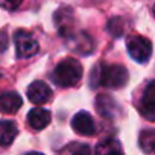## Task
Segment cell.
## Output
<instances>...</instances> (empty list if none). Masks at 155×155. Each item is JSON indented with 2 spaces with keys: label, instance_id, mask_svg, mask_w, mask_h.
I'll use <instances>...</instances> for the list:
<instances>
[{
  "label": "cell",
  "instance_id": "cell-1",
  "mask_svg": "<svg viewBox=\"0 0 155 155\" xmlns=\"http://www.w3.org/2000/svg\"><path fill=\"white\" fill-rule=\"evenodd\" d=\"M52 79L59 87H73L82 79V65L74 58L62 59L53 70Z\"/></svg>",
  "mask_w": 155,
  "mask_h": 155
},
{
  "label": "cell",
  "instance_id": "cell-2",
  "mask_svg": "<svg viewBox=\"0 0 155 155\" xmlns=\"http://www.w3.org/2000/svg\"><path fill=\"white\" fill-rule=\"evenodd\" d=\"M128 70L119 64H104L96 68V85L107 88H120L128 82Z\"/></svg>",
  "mask_w": 155,
  "mask_h": 155
},
{
  "label": "cell",
  "instance_id": "cell-3",
  "mask_svg": "<svg viewBox=\"0 0 155 155\" xmlns=\"http://www.w3.org/2000/svg\"><path fill=\"white\" fill-rule=\"evenodd\" d=\"M126 47L128 53L131 58L137 62H146L149 61L152 55V43L141 35H132L126 40Z\"/></svg>",
  "mask_w": 155,
  "mask_h": 155
},
{
  "label": "cell",
  "instance_id": "cell-4",
  "mask_svg": "<svg viewBox=\"0 0 155 155\" xmlns=\"http://www.w3.org/2000/svg\"><path fill=\"white\" fill-rule=\"evenodd\" d=\"M17 58H31L38 53V41L34 38L32 34L26 31H17L14 35Z\"/></svg>",
  "mask_w": 155,
  "mask_h": 155
},
{
  "label": "cell",
  "instance_id": "cell-5",
  "mask_svg": "<svg viewBox=\"0 0 155 155\" xmlns=\"http://www.w3.org/2000/svg\"><path fill=\"white\" fill-rule=\"evenodd\" d=\"M71 128L81 135H94L96 134V123L93 117L87 111H79L71 119Z\"/></svg>",
  "mask_w": 155,
  "mask_h": 155
},
{
  "label": "cell",
  "instance_id": "cell-6",
  "mask_svg": "<svg viewBox=\"0 0 155 155\" xmlns=\"http://www.w3.org/2000/svg\"><path fill=\"white\" fill-rule=\"evenodd\" d=\"M28 97H29V101H31L32 104H35V105H43V104H46V102L50 101V97H52V90H50V87H49L46 82H43V81H35V82H32V84L29 85V88H28Z\"/></svg>",
  "mask_w": 155,
  "mask_h": 155
},
{
  "label": "cell",
  "instance_id": "cell-7",
  "mask_svg": "<svg viewBox=\"0 0 155 155\" xmlns=\"http://www.w3.org/2000/svg\"><path fill=\"white\" fill-rule=\"evenodd\" d=\"M50 119H52V114L49 110L46 108H41V107H35L29 111L28 114V123L32 129L35 131H41L44 129L49 123H50Z\"/></svg>",
  "mask_w": 155,
  "mask_h": 155
},
{
  "label": "cell",
  "instance_id": "cell-8",
  "mask_svg": "<svg viewBox=\"0 0 155 155\" xmlns=\"http://www.w3.org/2000/svg\"><path fill=\"white\" fill-rule=\"evenodd\" d=\"M21 105H23L21 97L17 93H14V91L0 94V113H3V114H14V113H17L20 110Z\"/></svg>",
  "mask_w": 155,
  "mask_h": 155
},
{
  "label": "cell",
  "instance_id": "cell-9",
  "mask_svg": "<svg viewBox=\"0 0 155 155\" xmlns=\"http://www.w3.org/2000/svg\"><path fill=\"white\" fill-rule=\"evenodd\" d=\"M18 134V128L12 120L0 122V146H9Z\"/></svg>",
  "mask_w": 155,
  "mask_h": 155
},
{
  "label": "cell",
  "instance_id": "cell-10",
  "mask_svg": "<svg viewBox=\"0 0 155 155\" xmlns=\"http://www.w3.org/2000/svg\"><path fill=\"white\" fill-rule=\"evenodd\" d=\"M94 152H96V155H125L120 141L116 138H108V140L101 141L96 146Z\"/></svg>",
  "mask_w": 155,
  "mask_h": 155
},
{
  "label": "cell",
  "instance_id": "cell-11",
  "mask_svg": "<svg viewBox=\"0 0 155 155\" xmlns=\"http://www.w3.org/2000/svg\"><path fill=\"white\" fill-rule=\"evenodd\" d=\"M96 107H97V111H99L101 116H104V117H113L116 114L119 105L114 102L113 97H110L107 94H101L96 99Z\"/></svg>",
  "mask_w": 155,
  "mask_h": 155
},
{
  "label": "cell",
  "instance_id": "cell-12",
  "mask_svg": "<svg viewBox=\"0 0 155 155\" xmlns=\"http://www.w3.org/2000/svg\"><path fill=\"white\" fill-rule=\"evenodd\" d=\"M138 143L144 153H155V129H143L140 132Z\"/></svg>",
  "mask_w": 155,
  "mask_h": 155
},
{
  "label": "cell",
  "instance_id": "cell-13",
  "mask_svg": "<svg viewBox=\"0 0 155 155\" xmlns=\"http://www.w3.org/2000/svg\"><path fill=\"white\" fill-rule=\"evenodd\" d=\"M59 155H91V149L88 144L73 141V143L65 144L59 150Z\"/></svg>",
  "mask_w": 155,
  "mask_h": 155
},
{
  "label": "cell",
  "instance_id": "cell-14",
  "mask_svg": "<svg viewBox=\"0 0 155 155\" xmlns=\"http://www.w3.org/2000/svg\"><path fill=\"white\" fill-rule=\"evenodd\" d=\"M141 102L155 105V81H150V82L146 85V88H144V91H143V101H141Z\"/></svg>",
  "mask_w": 155,
  "mask_h": 155
},
{
  "label": "cell",
  "instance_id": "cell-15",
  "mask_svg": "<svg viewBox=\"0 0 155 155\" xmlns=\"http://www.w3.org/2000/svg\"><path fill=\"white\" fill-rule=\"evenodd\" d=\"M138 110H140V114H141L144 119H147V120H150V122H155V105L141 102Z\"/></svg>",
  "mask_w": 155,
  "mask_h": 155
},
{
  "label": "cell",
  "instance_id": "cell-16",
  "mask_svg": "<svg viewBox=\"0 0 155 155\" xmlns=\"http://www.w3.org/2000/svg\"><path fill=\"white\" fill-rule=\"evenodd\" d=\"M21 2L23 0H0V6L8 11H14L21 5Z\"/></svg>",
  "mask_w": 155,
  "mask_h": 155
},
{
  "label": "cell",
  "instance_id": "cell-17",
  "mask_svg": "<svg viewBox=\"0 0 155 155\" xmlns=\"http://www.w3.org/2000/svg\"><path fill=\"white\" fill-rule=\"evenodd\" d=\"M26 155H44V153H41V152H29Z\"/></svg>",
  "mask_w": 155,
  "mask_h": 155
},
{
  "label": "cell",
  "instance_id": "cell-18",
  "mask_svg": "<svg viewBox=\"0 0 155 155\" xmlns=\"http://www.w3.org/2000/svg\"><path fill=\"white\" fill-rule=\"evenodd\" d=\"M153 17H155V5H153Z\"/></svg>",
  "mask_w": 155,
  "mask_h": 155
}]
</instances>
